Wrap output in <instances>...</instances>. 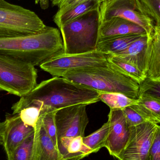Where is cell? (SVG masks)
<instances>
[{
    "mask_svg": "<svg viewBox=\"0 0 160 160\" xmlns=\"http://www.w3.org/2000/svg\"><path fill=\"white\" fill-rule=\"evenodd\" d=\"M100 92L62 77H54L37 85L13 104V114L31 106L59 110L77 104L88 105L100 101Z\"/></svg>",
    "mask_w": 160,
    "mask_h": 160,
    "instance_id": "obj_1",
    "label": "cell"
},
{
    "mask_svg": "<svg viewBox=\"0 0 160 160\" xmlns=\"http://www.w3.org/2000/svg\"><path fill=\"white\" fill-rule=\"evenodd\" d=\"M64 52L60 30L46 26L36 34L0 38V54L20 59L36 66Z\"/></svg>",
    "mask_w": 160,
    "mask_h": 160,
    "instance_id": "obj_2",
    "label": "cell"
},
{
    "mask_svg": "<svg viewBox=\"0 0 160 160\" xmlns=\"http://www.w3.org/2000/svg\"><path fill=\"white\" fill-rule=\"evenodd\" d=\"M61 77L100 93H119L135 100L140 96V84L109 65L70 70Z\"/></svg>",
    "mask_w": 160,
    "mask_h": 160,
    "instance_id": "obj_3",
    "label": "cell"
},
{
    "mask_svg": "<svg viewBox=\"0 0 160 160\" xmlns=\"http://www.w3.org/2000/svg\"><path fill=\"white\" fill-rule=\"evenodd\" d=\"M99 19L98 11L88 13L59 28L66 54H79L96 50Z\"/></svg>",
    "mask_w": 160,
    "mask_h": 160,
    "instance_id": "obj_4",
    "label": "cell"
},
{
    "mask_svg": "<svg viewBox=\"0 0 160 160\" xmlns=\"http://www.w3.org/2000/svg\"><path fill=\"white\" fill-rule=\"evenodd\" d=\"M37 77L34 66L0 54V91L21 97L36 86Z\"/></svg>",
    "mask_w": 160,
    "mask_h": 160,
    "instance_id": "obj_5",
    "label": "cell"
},
{
    "mask_svg": "<svg viewBox=\"0 0 160 160\" xmlns=\"http://www.w3.org/2000/svg\"><path fill=\"white\" fill-rule=\"evenodd\" d=\"M46 26L33 11L0 0V38L34 34Z\"/></svg>",
    "mask_w": 160,
    "mask_h": 160,
    "instance_id": "obj_6",
    "label": "cell"
},
{
    "mask_svg": "<svg viewBox=\"0 0 160 160\" xmlns=\"http://www.w3.org/2000/svg\"><path fill=\"white\" fill-rule=\"evenodd\" d=\"M109 65L108 55L95 50L79 54H60L39 66L53 77H61L67 71Z\"/></svg>",
    "mask_w": 160,
    "mask_h": 160,
    "instance_id": "obj_7",
    "label": "cell"
},
{
    "mask_svg": "<svg viewBox=\"0 0 160 160\" xmlns=\"http://www.w3.org/2000/svg\"><path fill=\"white\" fill-rule=\"evenodd\" d=\"M99 23L114 17L128 20L139 25L149 37L154 32L155 24L150 18L135 8L134 0H106L100 3L98 10Z\"/></svg>",
    "mask_w": 160,
    "mask_h": 160,
    "instance_id": "obj_8",
    "label": "cell"
},
{
    "mask_svg": "<svg viewBox=\"0 0 160 160\" xmlns=\"http://www.w3.org/2000/svg\"><path fill=\"white\" fill-rule=\"evenodd\" d=\"M159 125L149 121L130 127L129 138L121 160H148L149 151Z\"/></svg>",
    "mask_w": 160,
    "mask_h": 160,
    "instance_id": "obj_9",
    "label": "cell"
},
{
    "mask_svg": "<svg viewBox=\"0 0 160 160\" xmlns=\"http://www.w3.org/2000/svg\"><path fill=\"white\" fill-rule=\"evenodd\" d=\"M85 104H77L59 109L55 113L58 140L64 137H84L88 123Z\"/></svg>",
    "mask_w": 160,
    "mask_h": 160,
    "instance_id": "obj_10",
    "label": "cell"
},
{
    "mask_svg": "<svg viewBox=\"0 0 160 160\" xmlns=\"http://www.w3.org/2000/svg\"><path fill=\"white\" fill-rule=\"evenodd\" d=\"M108 121L110 131L105 147L110 155L120 160L129 138L130 128L126 122L122 110H110Z\"/></svg>",
    "mask_w": 160,
    "mask_h": 160,
    "instance_id": "obj_11",
    "label": "cell"
},
{
    "mask_svg": "<svg viewBox=\"0 0 160 160\" xmlns=\"http://www.w3.org/2000/svg\"><path fill=\"white\" fill-rule=\"evenodd\" d=\"M13 115L6 116V128L2 145L8 160H13L14 152L18 146L34 132V128L22 122L19 114Z\"/></svg>",
    "mask_w": 160,
    "mask_h": 160,
    "instance_id": "obj_12",
    "label": "cell"
},
{
    "mask_svg": "<svg viewBox=\"0 0 160 160\" xmlns=\"http://www.w3.org/2000/svg\"><path fill=\"white\" fill-rule=\"evenodd\" d=\"M32 160H63L59 149L44 129L39 116L34 127Z\"/></svg>",
    "mask_w": 160,
    "mask_h": 160,
    "instance_id": "obj_13",
    "label": "cell"
},
{
    "mask_svg": "<svg viewBox=\"0 0 160 160\" xmlns=\"http://www.w3.org/2000/svg\"><path fill=\"white\" fill-rule=\"evenodd\" d=\"M144 33L146 34L144 30L136 23L122 18L114 17L99 23L98 41L118 36Z\"/></svg>",
    "mask_w": 160,
    "mask_h": 160,
    "instance_id": "obj_14",
    "label": "cell"
},
{
    "mask_svg": "<svg viewBox=\"0 0 160 160\" xmlns=\"http://www.w3.org/2000/svg\"><path fill=\"white\" fill-rule=\"evenodd\" d=\"M148 38L147 52V78L160 81V27L155 25Z\"/></svg>",
    "mask_w": 160,
    "mask_h": 160,
    "instance_id": "obj_15",
    "label": "cell"
},
{
    "mask_svg": "<svg viewBox=\"0 0 160 160\" xmlns=\"http://www.w3.org/2000/svg\"><path fill=\"white\" fill-rule=\"evenodd\" d=\"M99 5L98 0H86L69 8L58 9L53 17V21L59 29L83 15L98 11Z\"/></svg>",
    "mask_w": 160,
    "mask_h": 160,
    "instance_id": "obj_16",
    "label": "cell"
},
{
    "mask_svg": "<svg viewBox=\"0 0 160 160\" xmlns=\"http://www.w3.org/2000/svg\"><path fill=\"white\" fill-rule=\"evenodd\" d=\"M83 138L64 137L58 140V149L63 160L82 159L92 154L90 148L84 143Z\"/></svg>",
    "mask_w": 160,
    "mask_h": 160,
    "instance_id": "obj_17",
    "label": "cell"
},
{
    "mask_svg": "<svg viewBox=\"0 0 160 160\" xmlns=\"http://www.w3.org/2000/svg\"><path fill=\"white\" fill-rule=\"evenodd\" d=\"M145 35L147 34H130L101 39L98 41L96 50L107 55H116L125 50L134 40Z\"/></svg>",
    "mask_w": 160,
    "mask_h": 160,
    "instance_id": "obj_18",
    "label": "cell"
},
{
    "mask_svg": "<svg viewBox=\"0 0 160 160\" xmlns=\"http://www.w3.org/2000/svg\"><path fill=\"white\" fill-rule=\"evenodd\" d=\"M148 42V38L147 35H145L134 40L124 51L116 55L129 60L146 74Z\"/></svg>",
    "mask_w": 160,
    "mask_h": 160,
    "instance_id": "obj_19",
    "label": "cell"
},
{
    "mask_svg": "<svg viewBox=\"0 0 160 160\" xmlns=\"http://www.w3.org/2000/svg\"><path fill=\"white\" fill-rule=\"evenodd\" d=\"M132 108L146 120L160 124V100L148 95H140L137 104Z\"/></svg>",
    "mask_w": 160,
    "mask_h": 160,
    "instance_id": "obj_20",
    "label": "cell"
},
{
    "mask_svg": "<svg viewBox=\"0 0 160 160\" xmlns=\"http://www.w3.org/2000/svg\"><path fill=\"white\" fill-rule=\"evenodd\" d=\"M108 61L110 66L134 79L140 85L147 78L146 74L135 64L124 57L109 55H108Z\"/></svg>",
    "mask_w": 160,
    "mask_h": 160,
    "instance_id": "obj_21",
    "label": "cell"
},
{
    "mask_svg": "<svg viewBox=\"0 0 160 160\" xmlns=\"http://www.w3.org/2000/svg\"><path fill=\"white\" fill-rule=\"evenodd\" d=\"M109 131L110 123L108 121L100 128L90 135L83 138L84 143L90 148L92 154L97 153L102 147H105Z\"/></svg>",
    "mask_w": 160,
    "mask_h": 160,
    "instance_id": "obj_22",
    "label": "cell"
},
{
    "mask_svg": "<svg viewBox=\"0 0 160 160\" xmlns=\"http://www.w3.org/2000/svg\"><path fill=\"white\" fill-rule=\"evenodd\" d=\"M99 98L100 101L108 105L112 110H122L138 102V100L130 98L119 93H100Z\"/></svg>",
    "mask_w": 160,
    "mask_h": 160,
    "instance_id": "obj_23",
    "label": "cell"
},
{
    "mask_svg": "<svg viewBox=\"0 0 160 160\" xmlns=\"http://www.w3.org/2000/svg\"><path fill=\"white\" fill-rule=\"evenodd\" d=\"M138 11L150 18L155 25L160 27V0H134Z\"/></svg>",
    "mask_w": 160,
    "mask_h": 160,
    "instance_id": "obj_24",
    "label": "cell"
},
{
    "mask_svg": "<svg viewBox=\"0 0 160 160\" xmlns=\"http://www.w3.org/2000/svg\"><path fill=\"white\" fill-rule=\"evenodd\" d=\"M57 111L50 108L45 109L41 111L39 118L41 119L45 130L52 139L54 144L58 149L57 128L55 122V113Z\"/></svg>",
    "mask_w": 160,
    "mask_h": 160,
    "instance_id": "obj_25",
    "label": "cell"
},
{
    "mask_svg": "<svg viewBox=\"0 0 160 160\" xmlns=\"http://www.w3.org/2000/svg\"><path fill=\"white\" fill-rule=\"evenodd\" d=\"M34 132L31 133L17 147L13 160H32Z\"/></svg>",
    "mask_w": 160,
    "mask_h": 160,
    "instance_id": "obj_26",
    "label": "cell"
},
{
    "mask_svg": "<svg viewBox=\"0 0 160 160\" xmlns=\"http://www.w3.org/2000/svg\"><path fill=\"white\" fill-rule=\"evenodd\" d=\"M145 95L160 100V81L148 78L140 84V95Z\"/></svg>",
    "mask_w": 160,
    "mask_h": 160,
    "instance_id": "obj_27",
    "label": "cell"
},
{
    "mask_svg": "<svg viewBox=\"0 0 160 160\" xmlns=\"http://www.w3.org/2000/svg\"><path fill=\"white\" fill-rule=\"evenodd\" d=\"M41 110L38 107L31 106L22 109L19 114L22 122L34 128L38 120Z\"/></svg>",
    "mask_w": 160,
    "mask_h": 160,
    "instance_id": "obj_28",
    "label": "cell"
},
{
    "mask_svg": "<svg viewBox=\"0 0 160 160\" xmlns=\"http://www.w3.org/2000/svg\"><path fill=\"white\" fill-rule=\"evenodd\" d=\"M123 115L125 116L128 126L130 128L138 126L147 120L141 116L133 108L130 106L122 109Z\"/></svg>",
    "mask_w": 160,
    "mask_h": 160,
    "instance_id": "obj_29",
    "label": "cell"
},
{
    "mask_svg": "<svg viewBox=\"0 0 160 160\" xmlns=\"http://www.w3.org/2000/svg\"><path fill=\"white\" fill-rule=\"evenodd\" d=\"M148 160H160V125H159L149 151Z\"/></svg>",
    "mask_w": 160,
    "mask_h": 160,
    "instance_id": "obj_30",
    "label": "cell"
},
{
    "mask_svg": "<svg viewBox=\"0 0 160 160\" xmlns=\"http://www.w3.org/2000/svg\"><path fill=\"white\" fill-rule=\"evenodd\" d=\"M86 0H51L52 6L57 7L58 9L69 8L75 5Z\"/></svg>",
    "mask_w": 160,
    "mask_h": 160,
    "instance_id": "obj_31",
    "label": "cell"
},
{
    "mask_svg": "<svg viewBox=\"0 0 160 160\" xmlns=\"http://www.w3.org/2000/svg\"><path fill=\"white\" fill-rule=\"evenodd\" d=\"M6 128V122H0V145H3L4 142V136Z\"/></svg>",
    "mask_w": 160,
    "mask_h": 160,
    "instance_id": "obj_32",
    "label": "cell"
},
{
    "mask_svg": "<svg viewBox=\"0 0 160 160\" xmlns=\"http://www.w3.org/2000/svg\"><path fill=\"white\" fill-rule=\"evenodd\" d=\"M50 1L51 0H34L36 4H39L40 7L43 9H46L48 8Z\"/></svg>",
    "mask_w": 160,
    "mask_h": 160,
    "instance_id": "obj_33",
    "label": "cell"
},
{
    "mask_svg": "<svg viewBox=\"0 0 160 160\" xmlns=\"http://www.w3.org/2000/svg\"><path fill=\"white\" fill-rule=\"evenodd\" d=\"M98 1L100 3H102V2H103V1H106V0H98Z\"/></svg>",
    "mask_w": 160,
    "mask_h": 160,
    "instance_id": "obj_34",
    "label": "cell"
}]
</instances>
